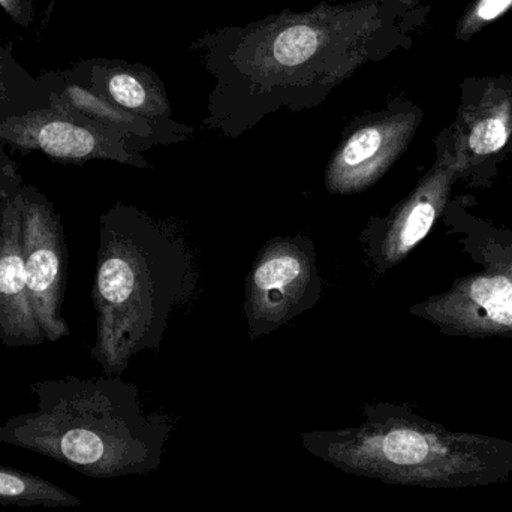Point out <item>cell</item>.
<instances>
[{"label":"cell","instance_id":"6da1fadb","mask_svg":"<svg viewBox=\"0 0 512 512\" xmlns=\"http://www.w3.org/2000/svg\"><path fill=\"white\" fill-rule=\"evenodd\" d=\"M420 0H321L230 24L192 42L215 80L206 128L239 138L280 110L318 107L369 63L412 45Z\"/></svg>","mask_w":512,"mask_h":512},{"label":"cell","instance_id":"7a4b0ae2","mask_svg":"<svg viewBox=\"0 0 512 512\" xmlns=\"http://www.w3.org/2000/svg\"><path fill=\"white\" fill-rule=\"evenodd\" d=\"M195 288L194 256L168 225L129 204L102 213L90 354L104 375L120 376L141 352H159L168 322Z\"/></svg>","mask_w":512,"mask_h":512},{"label":"cell","instance_id":"3957f363","mask_svg":"<svg viewBox=\"0 0 512 512\" xmlns=\"http://www.w3.org/2000/svg\"><path fill=\"white\" fill-rule=\"evenodd\" d=\"M38 408L0 426V442L48 457L84 477L158 471L174 432L170 415L146 412L137 385L120 376H66L30 384Z\"/></svg>","mask_w":512,"mask_h":512},{"label":"cell","instance_id":"277c9868","mask_svg":"<svg viewBox=\"0 0 512 512\" xmlns=\"http://www.w3.org/2000/svg\"><path fill=\"white\" fill-rule=\"evenodd\" d=\"M300 441L337 471L388 486L480 489L512 477V439L448 429L400 403H367L358 426L303 432Z\"/></svg>","mask_w":512,"mask_h":512},{"label":"cell","instance_id":"5b68a950","mask_svg":"<svg viewBox=\"0 0 512 512\" xmlns=\"http://www.w3.org/2000/svg\"><path fill=\"white\" fill-rule=\"evenodd\" d=\"M0 141L21 152H41L57 161H113L135 168L150 167L122 135L47 95L33 104L0 107Z\"/></svg>","mask_w":512,"mask_h":512},{"label":"cell","instance_id":"8992f818","mask_svg":"<svg viewBox=\"0 0 512 512\" xmlns=\"http://www.w3.org/2000/svg\"><path fill=\"white\" fill-rule=\"evenodd\" d=\"M322 294L316 245L303 234L262 246L245 283L249 337L267 336L316 306Z\"/></svg>","mask_w":512,"mask_h":512},{"label":"cell","instance_id":"52a82bcc","mask_svg":"<svg viewBox=\"0 0 512 512\" xmlns=\"http://www.w3.org/2000/svg\"><path fill=\"white\" fill-rule=\"evenodd\" d=\"M421 120V108L400 98L352 120L325 168L328 194L357 195L376 185L405 152Z\"/></svg>","mask_w":512,"mask_h":512},{"label":"cell","instance_id":"ba28073f","mask_svg":"<svg viewBox=\"0 0 512 512\" xmlns=\"http://www.w3.org/2000/svg\"><path fill=\"white\" fill-rule=\"evenodd\" d=\"M23 259L30 306L45 342L69 336L63 318L66 246L62 219L54 204L35 186H20Z\"/></svg>","mask_w":512,"mask_h":512},{"label":"cell","instance_id":"9c48e42d","mask_svg":"<svg viewBox=\"0 0 512 512\" xmlns=\"http://www.w3.org/2000/svg\"><path fill=\"white\" fill-rule=\"evenodd\" d=\"M444 155L387 218H372L361 231V248L376 273L391 270L411 254L444 210L454 176L462 170L459 158Z\"/></svg>","mask_w":512,"mask_h":512},{"label":"cell","instance_id":"30bf717a","mask_svg":"<svg viewBox=\"0 0 512 512\" xmlns=\"http://www.w3.org/2000/svg\"><path fill=\"white\" fill-rule=\"evenodd\" d=\"M444 333L469 337H512V262L457 282L411 309Z\"/></svg>","mask_w":512,"mask_h":512},{"label":"cell","instance_id":"8fae6325","mask_svg":"<svg viewBox=\"0 0 512 512\" xmlns=\"http://www.w3.org/2000/svg\"><path fill=\"white\" fill-rule=\"evenodd\" d=\"M45 95L65 107L107 126L125 138L126 143L137 153L158 146L182 143L194 134L192 126L176 120H152L123 110L119 105L102 98L86 86L71 68L65 71H50L39 75Z\"/></svg>","mask_w":512,"mask_h":512},{"label":"cell","instance_id":"7c38bea8","mask_svg":"<svg viewBox=\"0 0 512 512\" xmlns=\"http://www.w3.org/2000/svg\"><path fill=\"white\" fill-rule=\"evenodd\" d=\"M20 186L0 194V342L9 348L45 342L30 306L24 273Z\"/></svg>","mask_w":512,"mask_h":512},{"label":"cell","instance_id":"4fadbf2b","mask_svg":"<svg viewBox=\"0 0 512 512\" xmlns=\"http://www.w3.org/2000/svg\"><path fill=\"white\" fill-rule=\"evenodd\" d=\"M511 135L512 74L466 78L454 123L457 144L472 155L489 156L504 149Z\"/></svg>","mask_w":512,"mask_h":512},{"label":"cell","instance_id":"5bb4252c","mask_svg":"<svg viewBox=\"0 0 512 512\" xmlns=\"http://www.w3.org/2000/svg\"><path fill=\"white\" fill-rule=\"evenodd\" d=\"M71 71L89 89L123 110L146 119H173L164 81L149 66L101 57L75 63Z\"/></svg>","mask_w":512,"mask_h":512},{"label":"cell","instance_id":"9a60e30c","mask_svg":"<svg viewBox=\"0 0 512 512\" xmlns=\"http://www.w3.org/2000/svg\"><path fill=\"white\" fill-rule=\"evenodd\" d=\"M0 505L3 507L74 508L81 499L38 475L0 465Z\"/></svg>","mask_w":512,"mask_h":512},{"label":"cell","instance_id":"2e32d148","mask_svg":"<svg viewBox=\"0 0 512 512\" xmlns=\"http://www.w3.org/2000/svg\"><path fill=\"white\" fill-rule=\"evenodd\" d=\"M45 98L44 86L15 60L0 29V107H21Z\"/></svg>","mask_w":512,"mask_h":512},{"label":"cell","instance_id":"e0dca14e","mask_svg":"<svg viewBox=\"0 0 512 512\" xmlns=\"http://www.w3.org/2000/svg\"><path fill=\"white\" fill-rule=\"evenodd\" d=\"M510 11L512 0H472L457 21L454 38L460 42H469Z\"/></svg>","mask_w":512,"mask_h":512},{"label":"cell","instance_id":"ac0fdd59","mask_svg":"<svg viewBox=\"0 0 512 512\" xmlns=\"http://www.w3.org/2000/svg\"><path fill=\"white\" fill-rule=\"evenodd\" d=\"M2 11L20 27H29L35 18V0H0Z\"/></svg>","mask_w":512,"mask_h":512},{"label":"cell","instance_id":"d6986e66","mask_svg":"<svg viewBox=\"0 0 512 512\" xmlns=\"http://www.w3.org/2000/svg\"><path fill=\"white\" fill-rule=\"evenodd\" d=\"M5 144L0 141V194L12 186L21 185V177L18 174L17 167L14 162L6 155Z\"/></svg>","mask_w":512,"mask_h":512}]
</instances>
